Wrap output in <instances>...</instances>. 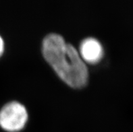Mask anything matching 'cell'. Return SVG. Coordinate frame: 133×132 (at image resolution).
<instances>
[{
	"mask_svg": "<svg viewBox=\"0 0 133 132\" xmlns=\"http://www.w3.org/2000/svg\"><path fill=\"white\" fill-rule=\"evenodd\" d=\"M42 51L46 61L68 85L77 88L86 85L89 72L85 62L76 48L60 34H47L43 41Z\"/></svg>",
	"mask_w": 133,
	"mask_h": 132,
	"instance_id": "6da1fadb",
	"label": "cell"
},
{
	"mask_svg": "<svg viewBox=\"0 0 133 132\" xmlns=\"http://www.w3.org/2000/svg\"><path fill=\"white\" fill-rule=\"evenodd\" d=\"M28 120L26 107L17 101L8 102L0 110V126L11 132L20 131Z\"/></svg>",
	"mask_w": 133,
	"mask_h": 132,
	"instance_id": "7a4b0ae2",
	"label": "cell"
},
{
	"mask_svg": "<svg viewBox=\"0 0 133 132\" xmlns=\"http://www.w3.org/2000/svg\"><path fill=\"white\" fill-rule=\"evenodd\" d=\"M79 54L84 61L95 64L103 57V48L97 39L93 37H88L81 42Z\"/></svg>",
	"mask_w": 133,
	"mask_h": 132,
	"instance_id": "3957f363",
	"label": "cell"
},
{
	"mask_svg": "<svg viewBox=\"0 0 133 132\" xmlns=\"http://www.w3.org/2000/svg\"><path fill=\"white\" fill-rule=\"evenodd\" d=\"M4 51V42L2 37L0 36V56L3 54Z\"/></svg>",
	"mask_w": 133,
	"mask_h": 132,
	"instance_id": "277c9868",
	"label": "cell"
}]
</instances>
